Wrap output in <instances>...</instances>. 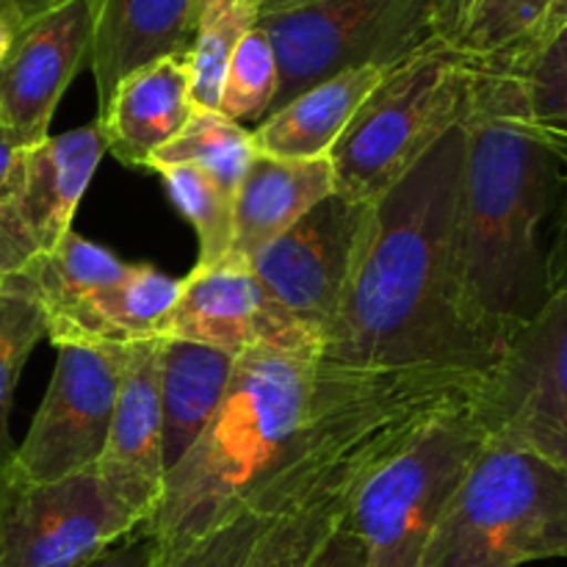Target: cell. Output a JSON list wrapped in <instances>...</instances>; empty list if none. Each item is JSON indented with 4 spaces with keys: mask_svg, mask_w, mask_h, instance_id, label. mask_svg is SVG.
<instances>
[{
    "mask_svg": "<svg viewBox=\"0 0 567 567\" xmlns=\"http://www.w3.org/2000/svg\"><path fill=\"white\" fill-rule=\"evenodd\" d=\"M463 125L374 203L369 241L319 349L336 374L449 377L485 385L504 349L463 302L454 252Z\"/></svg>",
    "mask_w": 567,
    "mask_h": 567,
    "instance_id": "obj_1",
    "label": "cell"
},
{
    "mask_svg": "<svg viewBox=\"0 0 567 567\" xmlns=\"http://www.w3.org/2000/svg\"><path fill=\"white\" fill-rule=\"evenodd\" d=\"M476 415L487 437L529 449L567 476V288L509 338Z\"/></svg>",
    "mask_w": 567,
    "mask_h": 567,
    "instance_id": "obj_10",
    "label": "cell"
},
{
    "mask_svg": "<svg viewBox=\"0 0 567 567\" xmlns=\"http://www.w3.org/2000/svg\"><path fill=\"white\" fill-rule=\"evenodd\" d=\"M385 72L360 66L305 89L252 127L258 153L277 158H330L338 138Z\"/></svg>",
    "mask_w": 567,
    "mask_h": 567,
    "instance_id": "obj_20",
    "label": "cell"
},
{
    "mask_svg": "<svg viewBox=\"0 0 567 567\" xmlns=\"http://www.w3.org/2000/svg\"><path fill=\"white\" fill-rule=\"evenodd\" d=\"M236 354L192 341H166L161 358L166 474L203 437L230 385Z\"/></svg>",
    "mask_w": 567,
    "mask_h": 567,
    "instance_id": "obj_21",
    "label": "cell"
},
{
    "mask_svg": "<svg viewBox=\"0 0 567 567\" xmlns=\"http://www.w3.org/2000/svg\"><path fill=\"white\" fill-rule=\"evenodd\" d=\"M161 563H164V551H161L158 537L147 526H138L136 532L122 537L109 551H103L83 567H161Z\"/></svg>",
    "mask_w": 567,
    "mask_h": 567,
    "instance_id": "obj_32",
    "label": "cell"
},
{
    "mask_svg": "<svg viewBox=\"0 0 567 567\" xmlns=\"http://www.w3.org/2000/svg\"><path fill=\"white\" fill-rule=\"evenodd\" d=\"M336 192L330 158H277L255 153L236 192L233 247L227 258L247 264Z\"/></svg>",
    "mask_w": 567,
    "mask_h": 567,
    "instance_id": "obj_18",
    "label": "cell"
},
{
    "mask_svg": "<svg viewBox=\"0 0 567 567\" xmlns=\"http://www.w3.org/2000/svg\"><path fill=\"white\" fill-rule=\"evenodd\" d=\"M138 526L94 468L59 482L0 471V567H83Z\"/></svg>",
    "mask_w": 567,
    "mask_h": 567,
    "instance_id": "obj_9",
    "label": "cell"
},
{
    "mask_svg": "<svg viewBox=\"0 0 567 567\" xmlns=\"http://www.w3.org/2000/svg\"><path fill=\"white\" fill-rule=\"evenodd\" d=\"M308 567H365L363 543L347 520L332 532L330 540L319 548V554Z\"/></svg>",
    "mask_w": 567,
    "mask_h": 567,
    "instance_id": "obj_33",
    "label": "cell"
},
{
    "mask_svg": "<svg viewBox=\"0 0 567 567\" xmlns=\"http://www.w3.org/2000/svg\"><path fill=\"white\" fill-rule=\"evenodd\" d=\"M194 109L186 59L169 55L122 78L94 120L105 153L133 169H147V161L186 127Z\"/></svg>",
    "mask_w": 567,
    "mask_h": 567,
    "instance_id": "obj_17",
    "label": "cell"
},
{
    "mask_svg": "<svg viewBox=\"0 0 567 567\" xmlns=\"http://www.w3.org/2000/svg\"><path fill=\"white\" fill-rule=\"evenodd\" d=\"M463 133L454 219L460 288L474 324L504 349L551 297L548 252L565 169L526 120L518 81L507 72L476 64Z\"/></svg>",
    "mask_w": 567,
    "mask_h": 567,
    "instance_id": "obj_2",
    "label": "cell"
},
{
    "mask_svg": "<svg viewBox=\"0 0 567 567\" xmlns=\"http://www.w3.org/2000/svg\"><path fill=\"white\" fill-rule=\"evenodd\" d=\"M205 0H94L89 64L97 105L109 103L122 78L158 59L183 55L197 33Z\"/></svg>",
    "mask_w": 567,
    "mask_h": 567,
    "instance_id": "obj_16",
    "label": "cell"
},
{
    "mask_svg": "<svg viewBox=\"0 0 567 567\" xmlns=\"http://www.w3.org/2000/svg\"><path fill=\"white\" fill-rule=\"evenodd\" d=\"M485 441L471 399L437 413L360 480L347 524L363 543L365 567H424L443 507Z\"/></svg>",
    "mask_w": 567,
    "mask_h": 567,
    "instance_id": "obj_7",
    "label": "cell"
},
{
    "mask_svg": "<svg viewBox=\"0 0 567 567\" xmlns=\"http://www.w3.org/2000/svg\"><path fill=\"white\" fill-rule=\"evenodd\" d=\"M127 343L55 347V369L25 441L6 471L28 482H59L97 465L109 437Z\"/></svg>",
    "mask_w": 567,
    "mask_h": 567,
    "instance_id": "obj_11",
    "label": "cell"
},
{
    "mask_svg": "<svg viewBox=\"0 0 567 567\" xmlns=\"http://www.w3.org/2000/svg\"><path fill=\"white\" fill-rule=\"evenodd\" d=\"M31 3H39V6H44V9H55V6L66 3V0H31Z\"/></svg>",
    "mask_w": 567,
    "mask_h": 567,
    "instance_id": "obj_38",
    "label": "cell"
},
{
    "mask_svg": "<svg viewBox=\"0 0 567 567\" xmlns=\"http://www.w3.org/2000/svg\"><path fill=\"white\" fill-rule=\"evenodd\" d=\"M277 86H280V72H277L275 48L264 28L255 25L233 50L216 111L241 125L247 122L258 125L264 116L271 114Z\"/></svg>",
    "mask_w": 567,
    "mask_h": 567,
    "instance_id": "obj_29",
    "label": "cell"
},
{
    "mask_svg": "<svg viewBox=\"0 0 567 567\" xmlns=\"http://www.w3.org/2000/svg\"><path fill=\"white\" fill-rule=\"evenodd\" d=\"M183 280L150 264H131L114 286L103 288L83 310L70 343H136L161 336L181 297ZM66 347V343H64Z\"/></svg>",
    "mask_w": 567,
    "mask_h": 567,
    "instance_id": "obj_23",
    "label": "cell"
},
{
    "mask_svg": "<svg viewBox=\"0 0 567 567\" xmlns=\"http://www.w3.org/2000/svg\"><path fill=\"white\" fill-rule=\"evenodd\" d=\"M105 155L97 120L22 150L0 183V277L53 252Z\"/></svg>",
    "mask_w": 567,
    "mask_h": 567,
    "instance_id": "obj_12",
    "label": "cell"
},
{
    "mask_svg": "<svg viewBox=\"0 0 567 567\" xmlns=\"http://www.w3.org/2000/svg\"><path fill=\"white\" fill-rule=\"evenodd\" d=\"M275 518L255 513V509H244L236 518L221 524L219 529L183 548L181 554L164 559L161 567H247L260 535L269 529Z\"/></svg>",
    "mask_w": 567,
    "mask_h": 567,
    "instance_id": "obj_31",
    "label": "cell"
},
{
    "mask_svg": "<svg viewBox=\"0 0 567 567\" xmlns=\"http://www.w3.org/2000/svg\"><path fill=\"white\" fill-rule=\"evenodd\" d=\"M476 64L452 42H435L382 75L332 147L336 188L377 203L449 131L474 111Z\"/></svg>",
    "mask_w": 567,
    "mask_h": 567,
    "instance_id": "obj_5",
    "label": "cell"
},
{
    "mask_svg": "<svg viewBox=\"0 0 567 567\" xmlns=\"http://www.w3.org/2000/svg\"><path fill=\"white\" fill-rule=\"evenodd\" d=\"M44 338V319L37 305L0 280V471L14 460V443L9 432L11 402L28 358Z\"/></svg>",
    "mask_w": 567,
    "mask_h": 567,
    "instance_id": "obj_30",
    "label": "cell"
},
{
    "mask_svg": "<svg viewBox=\"0 0 567 567\" xmlns=\"http://www.w3.org/2000/svg\"><path fill=\"white\" fill-rule=\"evenodd\" d=\"M374 203L336 192L247 260L282 321L321 349L369 241Z\"/></svg>",
    "mask_w": 567,
    "mask_h": 567,
    "instance_id": "obj_8",
    "label": "cell"
},
{
    "mask_svg": "<svg viewBox=\"0 0 567 567\" xmlns=\"http://www.w3.org/2000/svg\"><path fill=\"white\" fill-rule=\"evenodd\" d=\"M48 11L50 9L31 3V0H0V59H3L6 48L14 39V33L20 28H25L28 22L37 20V17L48 14Z\"/></svg>",
    "mask_w": 567,
    "mask_h": 567,
    "instance_id": "obj_35",
    "label": "cell"
},
{
    "mask_svg": "<svg viewBox=\"0 0 567 567\" xmlns=\"http://www.w3.org/2000/svg\"><path fill=\"white\" fill-rule=\"evenodd\" d=\"M127 266L131 264L116 258L111 249L70 230L53 252L0 280L25 293L37 305L44 319V338L53 347H64L75 336L78 321L94 293L114 286L125 275Z\"/></svg>",
    "mask_w": 567,
    "mask_h": 567,
    "instance_id": "obj_19",
    "label": "cell"
},
{
    "mask_svg": "<svg viewBox=\"0 0 567 567\" xmlns=\"http://www.w3.org/2000/svg\"><path fill=\"white\" fill-rule=\"evenodd\" d=\"M22 150H28V147H22L20 138H17L14 133L6 131V127L0 125V183L9 177L11 166H14V161L20 158Z\"/></svg>",
    "mask_w": 567,
    "mask_h": 567,
    "instance_id": "obj_36",
    "label": "cell"
},
{
    "mask_svg": "<svg viewBox=\"0 0 567 567\" xmlns=\"http://www.w3.org/2000/svg\"><path fill=\"white\" fill-rule=\"evenodd\" d=\"M507 75L518 81L526 120L551 144L567 175V25Z\"/></svg>",
    "mask_w": 567,
    "mask_h": 567,
    "instance_id": "obj_28",
    "label": "cell"
},
{
    "mask_svg": "<svg viewBox=\"0 0 567 567\" xmlns=\"http://www.w3.org/2000/svg\"><path fill=\"white\" fill-rule=\"evenodd\" d=\"M548 275H551V293L557 291V288H567V175H565L563 199H559L557 219H554L551 252H548Z\"/></svg>",
    "mask_w": 567,
    "mask_h": 567,
    "instance_id": "obj_34",
    "label": "cell"
},
{
    "mask_svg": "<svg viewBox=\"0 0 567 567\" xmlns=\"http://www.w3.org/2000/svg\"><path fill=\"white\" fill-rule=\"evenodd\" d=\"M471 0H313L258 25L275 48L280 86L271 111L305 89L360 66L393 70L435 42H452Z\"/></svg>",
    "mask_w": 567,
    "mask_h": 567,
    "instance_id": "obj_6",
    "label": "cell"
},
{
    "mask_svg": "<svg viewBox=\"0 0 567 567\" xmlns=\"http://www.w3.org/2000/svg\"><path fill=\"white\" fill-rule=\"evenodd\" d=\"M319 404V352L252 347L192 452L166 474L147 529L164 559L247 509L255 493L293 457Z\"/></svg>",
    "mask_w": 567,
    "mask_h": 567,
    "instance_id": "obj_3",
    "label": "cell"
},
{
    "mask_svg": "<svg viewBox=\"0 0 567 567\" xmlns=\"http://www.w3.org/2000/svg\"><path fill=\"white\" fill-rule=\"evenodd\" d=\"M164 338L127 343L109 437L97 471L105 491L147 524L164 498V413H161Z\"/></svg>",
    "mask_w": 567,
    "mask_h": 567,
    "instance_id": "obj_14",
    "label": "cell"
},
{
    "mask_svg": "<svg viewBox=\"0 0 567 567\" xmlns=\"http://www.w3.org/2000/svg\"><path fill=\"white\" fill-rule=\"evenodd\" d=\"M255 153L258 147L252 142V127L227 120L216 109H194L186 127L147 161V169L192 164L203 169L227 197L236 199Z\"/></svg>",
    "mask_w": 567,
    "mask_h": 567,
    "instance_id": "obj_25",
    "label": "cell"
},
{
    "mask_svg": "<svg viewBox=\"0 0 567 567\" xmlns=\"http://www.w3.org/2000/svg\"><path fill=\"white\" fill-rule=\"evenodd\" d=\"M365 474L332 480L277 515L260 535L247 567H308L332 532L347 520L354 487Z\"/></svg>",
    "mask_w": 567,
    "mask_h": 567,
    "instance_id": "obj_24",
    "label": "cell"
},
{
    "mask_svg": "<svg viewBox=\"0 0 567 567\" xmlns=\"http://www.w3.org/2000/svg\"><path fill=\"white\" fill-rule=\"evenodd\" d=\"M158 338L203 343L236 358L252 347L319 352L313 341L275 313L249 264L236 258H225L210 269H192L183 277L181 297Z\"/></svg>",
    "mask_w": 567,
    "mask_h": 567,
    "instance_id": "obj_15",
    "label": "cell"
},
{
    "mask_svg": "<svg viewBox=\"0 0 567 567\" xmlns=\"http://www.w3.org/2000/svg\"><path fill=\"white\" fill-rule=\"evenodd\" d=\"M94 0H66L14 33L0 59V125L22 147L44 142L66 86L92 55Z\"/></svg>",
    "mask_w": 567,
    "mask_h": 567,
    "instance_id": "obj_13",
    "label": "cell"
},
{
    "mask_svg": "<svg viewBox=\"0 0 567 567\" xmlns=\"http://www.w3.org/2000/svg\"><path fill=\"white\" fill-rule=\"evenodd\" d=\"M563 25L567 0H471L452 44L476 64L515 72Z\"/></svg>",
    "mask_w": 567,
    "mask_h": 567,
    "instance_id": "obj_22",
    "label": "cell"
},
{
    "mask_svg": "<svg viewBox=\"0 0 567 567\" xmlns=\"http://www.w3.org/2000/svg\"><path fill=\"white\" fill-rule=\"evenodd\" d=\"M567 559V476L529 449L487 437L443 507L424 567Z\"/></svg>",
    "mask_w": 567,
    "mask_h": 567,
    "instance_id": "obj_4",
    "label": "cell"
},
{
    "mask_svg": "<svg viewBox=\"0 0 567 567\" xmlns=\"http://www.w3.org/2000/svg\"><path fill=\"white\" fill-rule=\"evenodd\" d=\"M255 25H258V11L252 0H205L197 33L186 53L192 100L197 109H219L221 81L233 50Z\"/></svg>",
    "mask_w": 567,
    "mask_h": 567,
    "instance_id": "obj_26",
    "label": "cell"
},
{
    "mask_svg": "<svg viewBox=\"0 0 567 567\" xmlns=\"http://www.w3.org/2000/svg\"><path fill=\"white\" fill-rule=\"evenodd\" d=\"M164 181L166 194L177 205L199 238V255L194 269H210L230 255L233 247V205L203 169L192 164L158 166L153 169Z\"/></svg>",
    "mask_w": 567,
    "mask_h": 567,
    "instance_id": "obj_27",
    "label": "cell"
},
{
    "mask_svg": "<svg viewBox=\"0 0 567 567\" xmlns=\"http://www.w3.org/2000/svg\"><path fill=\"white\" fill-rule=\"evenodd\" d=\"M305 3H313V0H252L255 11H258V20L260 17L280 14V11L297 9V6H305Z\"/></svg>",
    "mask_w": 567,
    "mask_h": 567,
    "instance_id": "obj_37",
    "label": "cell"
}]
</instances>
